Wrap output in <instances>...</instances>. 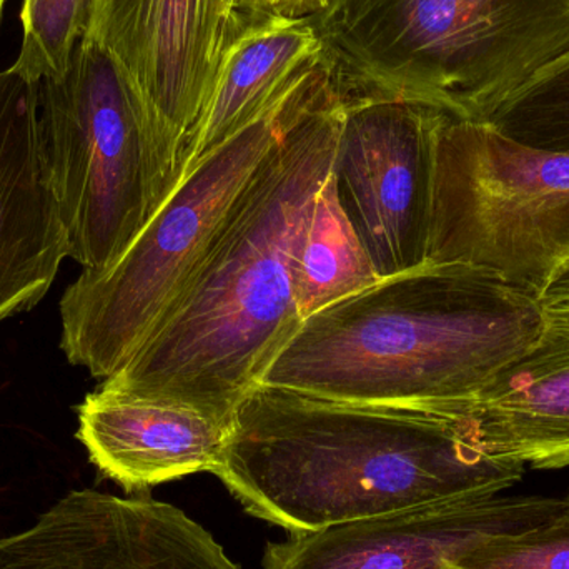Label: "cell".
Here are the masks:
<instances>
[{"instance_id":"6da1fadb","label":"cell","mask_w":569,"mask_h":569,"mask_svg":"<svg viewBox=\"0 0 569 569\" xmlns=\"http://www.w3.org/2000/svg\"><path fill=\"white\" fill-rule=\"evenodd\" d=\"M343 116L337 83L293 117L206 256L136 353L99 388L189 405L232 423L301 327L291 260L333 166Z\"/></svg>"},{"instance_id":"7a4b0ae2","label":"cell","mask_w":569,"mask_h":569,"mask_svg":"<svg viewBox=\"0 0 569 569\" xmlns=\"http://www.w3.org/2000/svg\"><path fill=\"white\" fill-rule=\"evenodd\" d=\"M523 473L465 443L435 411L260 383L237 405L213 471L247 513L290 535L503 493Z\"/></svg>"},{"instance_id":"3957f363","label":"cell","mask_w":569,"mask_h":569,"mask_svg":"<svg viewBox=\"0 0 569 569\" xmlns=\"http://www.w3.org/2000/svg\"><path fill=\"white\" fill-rule=\"evenodd\" d=\"M538 295L467 263L388 277L301 321L260 385L440 410L477 397L540 335Z\"/></svg>"},{"instance_id":"277c9868","label":"cell","mask_w":569,"mask_h":569,"mask_svg":"<svg viewBox=\"0 0 569 569\" xmlns=\"http://www.w3.org/2000/svg\"><path fill=\"white\" fill-rule=\"evenodd\" d=\"M311 22L343 96L467 122L569 52V0H330Z\"/></svg>"},{"instance_id":"5b68a950","label":"cell","mask_w":569,"mask_h":569,"mask_svg":"<svg viewBox=\"0 0 569 569\" xmlns=\"http://www.w3.org/2000/svg\"><path fill=\"white\" fill-rule=\"evenodd\" d=\"M331 82L323 60L308 67L269 109L189 170L116 263L82 270L60 300V348L70 363L106 380L132 358L288 123Z\"/></svg>"},{"instance_id":"8992f818","label":"cell","mask_w":569,"mask_h":569,"mask_svg":"<svg viewBox=\"0 0 569 569\" xmlns=\"http://www.w3.org/2000/svg\"><path fill=\"white\" fill-rule=\"evenodd\" d=\"M39 123L69 259L89 272L109 269L166 200L146 103L86 37L66 72L39 83Z\"/></svg>"},{"instance_id":"52a82bcc","label":"cell","mask_w":569,"mask_h":569,"mask_svg":"<svg viewBox=\"0 0 569 569\" xmlns=\"http://www.w3.org/2000/svg\"><path fill=\"white\" fill-rule=\"evenodd\" d=\"M568 259L569 152L445 116L435 137L428 263H467L541 297Z\"/></svg>"},{"instance_id":"ba28073f","label":"cell","mask_w":569,"mask_h":569,"mask_svg":"<svg viewBox=\"0 0 569 569\" xmlns=\"http://www.w3.org/2000/svg\"><path fill=\"white\" fill-rule=\"evenodd\" d=\"M443 117L415 103L343 96L331 179L381 280L428 263L435 137Z\"/></svg>"},{"instance_id":"9c48e42d","label":"cell","mask_w":569,"mask_h":569,"mask_svg":"<svg viewBox=\"0 0 569 569\" xmlns=\"http://www.w3.org/2000/svg\"><path fill=\"white\" fill-rule=\"evenodd\" d=\"M87 37L117 60L146 103L167 199L182 182L232 37L220 0H96Z\"/></svg>"},{"instance_id":"30bf717a","label":"cell","mask_w":569,"mask_h":569,"mask_svg":"<svg viewBox=\"0 0 569 569\" xmlns=\"http://www.w3.org/2000/svg\"><path fill=\"white\" fill-rule=\"evenodd\" d=\"M0 569H243L186 511L149 493L70 491L0 538Z\"/></svg>"},{"instance_id":"8fae6325","label":"cell","mask_w":569,"mask_h":569,"mask_svg":"<svg viewBox=\"0 0 569 569\" xmlns=\"http://www.w3.org/2000/svg\"><path fill=\"white\" fill-rule=\"evenodd\" d=\"M567 498L475 495L290 535L263 551V569H448L478 541L530 530Z\"/></svg>"},{"instance_id":"7c38bea8","label":"cell","mask_w":569,"mask_h":569,"mask_svg":"<svg viewBox=\"0 0 569 569\" xmlns=\"http://www.w3.org/2000/svg\"><path fill=\"white\" fill-rule=\"evenodd\" d=\"M493 460L569 467V301L545 305L537 340L477 397L433 410Z\"/></svg>"},{"instance_id":"4fadbf2b","label":"cell","mask_w":569,"mask_h":569,"mask_svg":"<svg viewBox=\"0 0 569 569\" xmlns=\"http://www.w3.org/2000/svg\"><path fill=\"white\" fill-rule=\"evenodd\" d=\"M69 259L39 123V83L0 72V321L36 307Z\"/></svg>"},{"instance_id":"5bb4252c","label":"cell","mask_w":569,"mask_h":569,"mask_svg":"<svg viewBox=\"0 0 569 569\" xmlns=\"http://www.w3.org/2000/svg\"><path fill=\"white\" fill-rule=\"evenodd\" d=\"M77 440L90 463L126 493L213 473L222 460L230 425L189 405L102 390L79 407Z\"/></svg>"},{"instance_id":"9a60e30c","label":"cell","mask_w":569,"mask_h":569,"mask_svg":"<svg viewBox=\"0 0 569 569\" xmlns=\"http://www.w3.org/2000/svg\"><path fill=\"white\" fill-rule=\"evenodd\" d=\"M321 59L323 46L311 19L243 20L220 56L183 177L269 109L301 72Z\"/></svg>"},{"instance_id":"2e32d148","label":"cell","mask_w":569,"mask_h":569,"mask_svg":"<svg viewBox=\"0 0 569 569\" xmlns=\"http://www.w3.org/2000/svg\"><path fill=\"white\" fill-rule=\"evenodd\" d=\"M291 277L303 320L381 280L341 209L331 172L298 237Z\"/></svg>"},{"instance_id":"e0dca14e","label":"cell","mask_w":569,"mask_h":569,"mask_svg":"<svg viewBox=\"0 0 569 569\" xmlns=\"http://www.w3.org/2000/svg\"><path fill=\"white\" fill-rule=\"evenodd\" d=\"M93 7L96 0H22V46L10 70L36 83L62 76L89 36Z\"/></svg>"},{"instance_id":"ac0fdd59","label":"cell","mask_w":569,"mask_h":569,"mask_svg":"<svg viewBox=\"0 0 569 569\" xmlns=\"http://www.w3.org/2000/svg\"><path fill=\"white\" fill-rule=\"evenodd\" d=\"M487 123L517 142L569 152V52L545 67Z\"/></svg>"},{"instance_id":"d6986e66","label":"cell","mask_w":569,"mask_h":569,"mask_svg":"<svg viewBox=\"0 0 569 569\" xmlns=\"http://www.w3.org/2000/svg\"><path fill=\"white\" fill-rule=\"evenodd\" d=\"M448 569H569V503L563 513L530 530L478 541Z\"/></svg>"},{"instance_id":"ffe728a7","label":"cell","mask_w":569,"mask_h":569,"mask_svg":"<svg viewBox=\"0 0 569 569\" xmlns=\"http://www.w3.org/2000/svg\"><path fill=\"white\" fill-rule=\"evenodd\" d=\"M330 0H249L246 20L249 17H291V19H311L327 9Z\"/></svg>"},{"instance_id":"44dd1931","label":"cell","mask_w":569,"mask_h":569,"mask_svg":"<svg viewBox=\"0 0 569 569\" xmlns=\"http://www.w3.org/2000/svg\"><path fill=\"white\" fill-rule=\"evenodd\" d=\"M540 298L545 305L569 301V259L567 263L555 273L553 279L547 284Z\"/></svg>"},{"instance_id":"7402d4cb","label":"cell","mask_w":569,"mask_h":569,"mask_svg":"<svg viewBox=\"0 0 569 569\" xmlns=\"http://www.w3.org/2000/svg\"><path fill=\"white\" fill-rule=\"evenodd\" d=\"M247 2L249 0H220L223 19H226L227 27H229L230 36L232 37L242 27L243 20H246Z\"/></svg>"},{"instance_id":"603a6c76","label":"cell","mask_w":569,"mask_h":569,"mask_svg":"<svg viewBox=\"0 0 569 569\" xmlns=\"http://www.w3.org/2000/svg\"><path fill=\"white\" fill-rule=\"evenodd\" d=\"M3 6H6V0H0V20H2Z\"/></svg>"},{"instance_id":"cb8c5ba5","label":"cell","mask_w":569,"mask_h":569,"mask_svg":"<svg viewBox=\"0 0 569 569\" xmlns=\"http://www.w3.org/2000/svg\"><path fill=\"white\" fill-rule=\"evenodd\" d=\"M567 498H568V501H569V491H568Z\"/></svg>"}]
</instances>
